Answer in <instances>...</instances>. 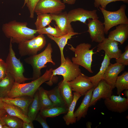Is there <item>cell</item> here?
<instances>
[{"mask_svg": "<svg viewBox=\"0 0 128 128\" xmlns=\"http://www.w3.org/2000/svg\"><path fill=\"white\" fill-rule=\"evenodd\" d=\"M47 94L53 104L54 107L66 106L58 87L47 91Z\"/></svg>", "mask_w": 128, "mask_h": 128, "instance_id": "obj_30", "label": "cell"}, {"mask_svg": "<svg viewBox=\"0 0 128 128\" xmlns=\"http://www.w3.org/2000/svg\"><path fill=\"white\" fill-rule=\"evenodd\" d=\"M72 91L81 96H84L94 85L87 76L81 73L73 80L69 82Z\"/></svg>", "mask_w": 128, "mask_h": 128, "instance_id": "obj_14", "label": "cell"}, {"mask_svg": "<svg viewBox=\"0 0 128 128\" xmlns=\"http://www.w3.org/2000/svg\"><path fill=\"white\" fill-rule=\"evenodd\" d=\"M3 106L6 113L9 115L19 118L23 122H31L27 116L25 115L21 110L17 107L4 102Z\"/></svg>", "mask_w": 128, "mask_h": 128, "instance_id": "obj_26", "label": "cell"}, {"mask_svg": "<svg viewBox=\"0 0 128 128\" xmlns=\"http://www.w3.org/2000/svg\"><path fill=\"white\" fill-rule=\"evenodd\" d=\"M40 0H28L26 4L29 11L30 17L33 18L34 17L35 9L36 6Z\"/></svg>", "mask_w": 128, "mask_h": 128, "instance_id": "obj_37", "label": "cell"}, {"mask_svg": "<svg viewBox=\"0 0 128 128\" xmlns=\"http://www.w3.org/2000/svg\"><path fill=\"white\" fill-rule=\"evenodd\" d=\"M3 103L4 102L2 101L1 98H0V109L4 108Z\"/></svg>", "mask_w": 128, "mask_h": 128, "instance_id": "obj_46", "label": "cell"}, {"mask_svg": "<svg viewBox=\"0 0 128 128\" xmlns=\"http://www.w3.org/2000/svg\"><path fill=\"white\" fill-rule=\"evenodd\" d=\"M52 68L47 69L42 76L37 79L27 83L15 82L7 97L13 98L21 96L33 98L34 94L41 85L45 82L49 85L52 83L51 76Z\"/></svg>", "mask_w": 128, "mask_h": 128, "instance_id": "obj_2", "label": "cell"}, {"mask_svg": "<svg viewBox=\"0 0 128 128\" xmlns=\"http://www.w3.org/2000/svg\"><path fill=\"white\" fill-rule=\"evenodd\" d=\"M12 44L10 40L9 52L5 62L7 73L13 78L15 82L24 83L26 81L32 79V78H27L24 76L23 74L24 71V66L20 59H18L16 56Z\"/></svg>", "mask_w": 128, "mask_h": 128, "instance_id": "obj_5", "label": "cell"}, {"mask_svg": "<svg viewBox=\"0 0 128 128\" xmlns=\"http://www.w3.org/2000/svg\"><path fill=\"white\" fill-rule=\"evenodd\" d=\"M122 1L128 3V0H94V5L95 7L98 8L101 7L105 9L107 5L111 2Z\"/></svg>", "mask_w": 128, "mask_h": 128, "instance_id": "obj_35", "label": "cell"}, {"mask_svg": "<svg viewBox=\"0 0 128 128\" xmlns=\"http://www.w3.org/2000/svg\"><path fill=\"white\" fill-rule=\"evenodd\" d=\"M127 6L125 4L122 5L117 11H110L99 8L104 16L105 34H107L109 30L113 27L122 24H128V18L125 13Z\"/></svg>", "mask_w": 128, "mask_h": 128, "instance_id": "obj_6", "label": "cell"}, {"mask_svg": "<svg viewBox=\"0 0 128 128\" xmlns=\"http://www.w3.org/2000/svg\"><path fill=\"white\" fill-rule=\"evenodd\" d=\"M69 49L75 54V56L71 59L72 62L74 64L81 66L89 72L93 73L91 69L92 57L93 54L96 53L93 52L94 48L90 50L91 47V44L88 43H83L78 45L75 48L71 45Z\"/></svg>", "mask_w": 128, "mask_h": 128, "instance_id": "obj_4", "label": "cell"}, {"mask_svg": "<svg viewBox=\"0 0 128 128\" xmlns=\"http://www.w3.org/2000/svg\"><path fill=\"white\" fill-rule=\"evenodd\" d=\"M104 103L108 110L113 112L121 113L128 109V99L120 95H112L109 98L104 99Z\"/></svg>", "mask_w": 128, "mask_h": 128, "instance_id": "obj_13", "label": "cell"}, {"mask_svg": "<svg viewBox=\"0 0 128 128\" xmlns=\"http://www.w3.org/2000/svg\"><path fill=\"white\" fill-rule=\"evenodd\" d=\"M7 73V67L5 62L0 58V81L5 77Z\"/></svg>", "mask_w": 128, "mask_h": 128, "instance_id": "obj_38", "label": "cell"}, {"mask_svg": "<svg viewBox=\"0 0 128 128\" xmlns=\"http://www.w3.org/2000/svg\"><path fill=\"white\" fill-rule=\"evenodd\" d=\"M47 27H45L37 30V33L39 34H49L54 37H58L64 35L57 26L55 25V27L50 25Z\"/></svg>", "mask_w": 128, "mask_h": 128, "instance_id": "obj_34", "label": "cell"}, {"mask_svg": "<svg viewBox=\"0 0 128 128\" xmlns=\"http://www.w3.org/2000/svg\"><path fill=\"white\" fill-rule=\"evenodd\" d=\"M38 91L40 110L54 107L52 102L48 95L47 91L40 87Z\"/></svg>", "mask_w": 128, "mask_h": 128, "instance_id": "obj_29", "label": "cell"}, {"mask_svg": "<svg viewBox=\"0 0 128 128\" xmlns=\"http://www.w3.org/2000/svg\"><path fill=\"white\" fill-rule=\"evenodd\" d=\"M15 81L13 78L9 73L0 81V98L7 97L12 88Z\"/></svg>", "mask_w": 128, "mask_h": 128, "instance_id": "obj_25", "label": "cell"}, {"mask_svg": "<svg viewBox=\"0 0 128 128\" xmlns=\"http://www.w3.org/2000/svg\"><path fill=\"white\" fill-rule=\"evenodd\" d=\"M118 42L105 38L101 42L97 45L96 52H99L102 50H104L106 54L110 59L118 58L122 53L121 50L118 46Z\"/></svg>", "mask_w": 128, "mask_h": 128, "instance_id": "obj_15", "label": "cell"}, {"mask_svg": "<svg viewBox=\"0 0 128 128\" xmlns=\"http://www.w3.org/2000/svg\"><path fill=\"white\" fill-rule=\"evenodd\" d=\"M46 40L44 35L39 34L37 37L18 44V50L21 57L35 55L45 46Z\"/></svg>", "mask_w": 128, "mask_h": 128, "instance_id": "obj_7", "label": "cell"}, {"mask_svg": "<svg viewBox=\"0 0 128 128\" xmlns=\"http://www.w3.org/2000/svg\"><path fill=\"white\" fill-rule=\"evenodd\" d=\"M65 4L62 0H40L35 7V13L37 14L49 13L59 14L65 9Z\"/></svg>", "mask_w": 128, "mask_h": 128, "instance_id": "obj_9", "label": "cell"}, {"mask_svg": "<svg viewBox=\"0 0 128 128\" xmlns=\"http://www.w3.org/2000/svg\"><path fill=\"white\" fill-rule=\"evenodd\" d=\"M73 100L68 108L67 113L63 117L67 125L75 123L76 121L77 118L74 117V111L78 100L82 96L80 94L75 92L73 93Z\"/></svg>", "mask_w": 128, "mask_h": 128, "instance_id": "obj_23", "label": "cell"}, {"mask_svg": "<svg viewBox=\"0 0 128 128\" xmlns=\"http://www.w3.org/2000/svg\"><path fill=\"white\" fill-rule=\"evenodd\" d=\"M92 125L91 123L90 122H87L86 123V127L87 128H91V126Z\"/></svg>", "mask_w": 128, "mask_h": 128, "instance_id": "obj_44", "label": "cell"}, {"mask_svg": "<svg viewBox=\"0 0 128 128\" xmlns=\"http://www.w3.org/2000/svg\"><path fill=\"white\" fill-rule=\"evenodd\" d=\"M50 14L53 20L55 22L57 26L64 34L74 32L71 23L69 22L66 11L62 12L58 14Z\"/></svg>", "mask_w": 128, "mask_h": 128, "instance_id": "obj_18", "label": "cell"}, {"mask_svg": "<svg viewBox=\"0 0 128 128\" xmlns=\"http://www.w3.org/2000/svg\"><path fill=\"white\" fill-rule=\"evenodd\" d=\"M40 110L37 90L34 94L33 100L28 108L27 116L31 122H33L35 120Z\"/></svg>", "mask_w": 128, "mask_h": 128, "instance_id": "obj_27", "label": "cell"}, {"mask_svg": "<svg viewBox=\"0 0 128 128\" xmlns=\"http://www.w3.org/2000/svg\"><path fill=\"white\" fill-rule=\"evenodd\" d=\"M113 90L111 87L104 80H101L93 89L89 107L95 105L101 99L109 98L112 95Z\"/></svg>", "mask_w": 128, "mask_h": 128, "instance_id": "obj_11", "label": "cell"}, {"mask_svg": "<svg viewBox=\"0 0 128 128\" xmlns=\"http://www.w3.org/2000/svg\"><path fill=\"white\" fill-rule=\"evenodd\" d=\"M5 125L2 119H0V128H3Z\"/></svg>", "mask_w": 128, "mask_h": 128, "instance_id": "obj_43", "label": "cell"}, {"mask_svg": "<svg viewBox=\"0 0 128 128\" xmlns=\"http://www.w3.org/2000/svg\"><path fill=\"white\" fill-rule=\"evenodd\" d=\"M125 51L122 53L119 58L115 59L116 63L125 66L128 65V45L125 48Z\"/></svg>", "mask_w": 128, "mask_h": 128, "instance_id": "obj_36", "label": "cell"}, {"mask_svg": "<svg viewBox=\"0 0 128 128\" xmlns=\"http://www.w3.org/2000/svg\"><path fill=\"white\" fill-rule=\"evenodd\" d=\"M125 66L116 63L110 64L106 69L103 79L110 85L113 89L119 74L125 69Z\"/></svg>", "mask_w": 128, "mask_h": 128, "instance_id": "obj_16", "label": "cell"}, {"mask_svg": "<svg viewBox=\"0 0 128 128\" xmlns=\"http://www.w3.org/2000/svg\"><path fill=\"white\" fill-rule=\"evenodd\" d=\"M35 24L36 30H38L50 25L53 19L50 14L43 13L37 14Z\"/></svg>", "mask_w": 128, "mask_h": 128, "instance_id": "obj_33", "label": "cell"}, {"mask_svg": "<svg viewBox=\"0 0 128 128\" xmlns=\"http://www.w3.org/2000/svg\"><path fill=\"white\" fill-rule=\"evenodd\" d=\"M128 38V24H122L116 26L115 29L110 31L108 38L123 44Z\"/></svg>", "mask_w": 128, "mask_h": 128, "instance_id": "obj_19", "label": "cell"}, {"mask_svg": "<svg viewBox=\"0 0 128 128\" xmlns=\"http://www.w3.org/2000/svg\"><path fill=\"white\" fill-rule=\"evenodd\" d=\"M123 93L125 96L128 99V90H125Z\"/></svg>", "mask_w": 128, "mask_h": 128, "instance_id": "obj_45", "label": "cell"}, {"mask_svg": "<svg viewBox=\"0 0 128 128\" xmlns=\"http://www.w3.org/2000/svg\"><path fill=\"white\" fill-rule=\"evenodd\" d=\"M79 66L73 63L68 57L65 58L64 62L61 63L59 66L52 70L51 78L56 75H61L63 80L70 82L82 73Z\"/></svg>", "mask_w": 128, "mask_h": 128, "instance_id": "obj_8", "label": "cell"}, {"mask_svg": "<svg viewBox=\"0 0 128 128\" xmlns=\"http://www.w3.org/2000/svg\"><path fill=\"white\" fill-rule=\"evenodd\" d=\"M58 87L65 105L68 108L73 98L72 91L69 82L63 80L59 83Z\"/></svg>", "mask_w": 128, "mask_h": 128, "instance_id": "obj_22", "label": "cell"}, {"mask_svg": "<svg viewBox=\"0 0 128 128\" xmlns=\"http://www.w3.org/2000/svg\"><path fill=\"white\" fill-rule=\"evenodd\" d=\"M4 102L13 105L21 110L27 115L29 106L33 98L27 96H21L11 98L6 97L1 98Z\"/></svg>", "mask_w": 128, "mask_h": 128, "instance_id": "obj_17", "label": "cell"}, {"mask_svg": "<svg viewBox=\"0 0 128 128\" xmlns=\"http://www.w3.org/2000/svg\"><path fill=\"white\" fill-rule=\"evenodd\" d=\"M28 1V0H24V3L22 7L23 8L25 5L27 4Z\"/></svg>", "mask_w": 128, "mask_h": 128, "instance_id": "obj_47", "label": "cell"}, {"mask_svg": "<svg viewBox=\"0 0 128 128\" xmlns=\"http://www.w3.org/2000/svg\"><path fill=\"white\" fill-rule=\"evenodd\" d=\"M53 49L51 44L49 43L44 50L38 54L29 56L24 59L25 62L30 65L33 69V76L32 79L34 80L40 77L41 75V70L47 67L46 64L50 63L55 65V63L52 58Z\"/></svg>", "mask_w": 128, "mask_h": 128, "instance_id": "obj_3", "label": "cell"}, {"mask_svg": "<svg viewBox=\"0 0 128 128\" xmlns=\"http://www.w3.org/2000/svg\"><path fill=\"white\" fill-rule=\"evenodd\" d=\"M2 120L9 128H22L23 121L17 117L5 113L2 117Z\"/></svg>", "mask_w": 128, "mask_h": 128, "instance_id": "obj_31", "label": "cell"}, {"mask_svg": "<svg viewBox=\"0 0 128 128\" xmlns=\"http://www.w3.org/2000/svg\"><path fill=\"white\" fill-rule=\"evenodd\" d=\"M6 113L4 108L0 109V119L2 118L3 116Z\"/></svg>", "mask_w": 128, "mask_h": 128, "instance_id": "obj_42", "label": "cell"}, {"mask_svg": "<svg viewBox=\"0 0 128 128\" xmlns=\"http://www.w3.org/2000/svg\"><path fill=\"white\" fill-rule=\"evenodd\" d=\"M77 0H62V1L64 3L68 5L74 4Z\"/></svg>", "mask_w": 128, "mask_h": 128, "instance_id": "obj_41", "label": "cell"}, {"mask_svg": "<svg viewBox=\"0 0 128 128\" xmlns=\"http://www.w3.org/2000/svg\"><path fill=\"white\" fill-rule=\"evenodd\" d=\"M97 10H88L82 8H78L72 9L67 13L69 22L79 21L86 24L87 20L89 19H98Z\"/></svg>", "mask_w": 128, "mask_h": 128, "instance_id": "obj_10", "label": "cell"}, {"mask_svg": "<svg viewBox=\"0 0 128 128\" xmlns=\"http://www.w3.org/2000/svg\"><path fill=\"white\" fill-rule=\"evenodd\" d=\"M94 88L88 91L85 95L82 102L79 107L74 112V117L77 121H79L82 118H84L87 114L92 93Z\"/></svg>", "mask_w": 128, "mask_h": 128, "instance_id": "obj_20", "label": "cell"}, {"mask_svg": "<svg viewBox=\"0 0 128 128\" xmlns=\"http://www.w3.org/2000/svg\"><path fill=\"white\" fill-rule=\"evenodd\" d=\"M27 22H20L13 20L4 24L2 30L5 36L10 38L12 43L19 44L32 39L36 36L37 30L27 26Z\"/></svg>", "mask_w": 128, "mask_h": 128, "instance_id": "obj_1", "label": "cell"}, {"mask_svg": "<svg viewBox=\"0 0 128 128\" xmlns=\"http://www.w3.org/2000/svg\"><path fill=\"white\" fill-rule=\"evenodd\" d=\"M110 59L105 54L101 64L99 71L95 75L88 78L93 84L94 88L97 86L98 83L103 79L105 72L109 65L110 64Z\"/></svg>", "mask_w": 128, "mask_h": 128, "instance_id": "obj_24", "label": "cell"}, {"mask_svg": "<svg viewBox=\"0 0 128 128\" xmlns=\"http://www.w3.org/2000/svg\"><path fill=\"white\" fill-rule=\"evenodd\" d=\"M79 34V33L73 32L58 37H54L49 34H46L48 37L55 42L59 47L60 53L61 63H63L65 60L63 50L64 47L67 44L68 40L70 39L73 36Z\"/></svg>", "mask_w": 128, "mask_h": 128, "instance_id": "obj_21", "label": "cell"}, {"mask_svg": "<svg viewBox=\"0 0 128 128\" xmlns=\"http://www.w3.org/2000/svg\"><path fill=\"white\" fill-rule=\"evenodd\" d=\"M88 20L87 32L92 42L98 43L101 42L105 38L103 23L97 19H89Z\"/></svg>", "mask_w": 128, "mask_h": 128, "instance_id": "obj_12", "label": "cell"}, {"mask_svg": "<svg viewBox=\"0 0 128 128\" xmlns=\"http://www.w3.org/2000/svg\"><path fill=\"white\" fill-rule=\"evenodd\" d=\"M34 127L32 122H23L22 128H34Z\"/></svg>", "mask_w": 128, "mask_h": 128, "instance_id": "obj_40", "label": "cell"}, {"mask_svg": "<svg viewBox=\"0 0 128 128\" xmlns=\"http://www.w3.org/2000/svg\"><path fill=\"white\" fill-rule=\"evenodd\" d=\"M68 108L66 106H55L40 110L39 113L43 117H54L67 113Z\"/></svg>", "mask_w": 128, "mask_h": 128, "instance_id": "obj_28", "label": "cell"}, {"mask_svg": "<svg viewBox=\"0 0 128 128\" xmlns=\"http://www.w3.org/2000/svg\"><path fill=\"white\" fill-rule=\"evenodd\" d=\"M115 87L117 88V93L120 95L124 90H128V72L125 71L118 76L115 82Z\"/></svg>", "mask_w": 128, "mask_h": 128, "instance_id": "obj_32", "label": "cell"}, {"mask_svg": "<svg viewBox=\"0 0 128 128\" xmlns=\"http://www.w3.org/2000/svg\"><path fill=\"white\" fill-rule=\"evenodd\" d=\"M46 119L39 113L38 114L35 120L39 122L43 128H49L50 127L46 121Z\"/></svg>", "mask_w": 128, "mask_h": 128, "instance_id": "obj_39", "label": "cell"}]
</instances>
